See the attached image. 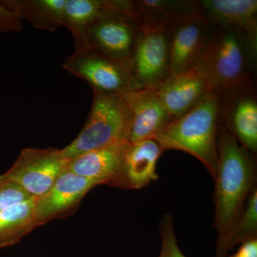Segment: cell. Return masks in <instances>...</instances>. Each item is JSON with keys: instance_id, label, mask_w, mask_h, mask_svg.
Wrapping results in <instances>:
<instances>
[{"instance_id": "d6986e66", "label": "cell", "mask_w": 257, "mask_h": 257, "mask_svg": "<svg viewBox=\"0 0 257 257\" xmlns=\"http://www.w3.org/2000/svg\"><path fill=\"white\" fill-rule=\"evenodd\" d=\"M134 13L140 25L170 26L181 19L201 14L197 1L138 0L133 1Z\"/></svg>"}, {"instance_id": "8992f818", "label": "cell", "mask_w": 257, "mask_h": 257, "mask_svg": "<svg viewBox=\"0 0 257 257\" xmlns=\"http://www.w3.org/2000/svg\"><path fill=\"white\" fill-rule=\"evenodd\" d=\"M62 67L101 92L124 94L143 89L124 66L92 47L74 52L64 60Z\"/></svg>"}, {"instance_id": "7c38bea8", "label": "cell", "mask_w": 257, "mask_h": 257, "mask_svg": "<svg viewBox=\"0 0 257 257\" xmlns=\"http://www.w3.org/2000/svg\"><path fill=\"white\" fill-rule=\"evenodd\" d=\"M152 89L172 119L187 113L211 92L209 83L197 67L170 74Z\"/></svg>"}, {"instance_id": "44dd1931", "label": "cell", "mask_w": 257, "mask_h": 257, "mask_svg": "<svg viewBox=\"0 0 257 257\" xmlns=\"http://www.w3.org/2000/svg\"><path fill=\"white\" fill-rule=\"evenodd\" d=\"M37 201V197H32L0 211V247L9 231L30 221L35 220Z\"/></svg>"}, {"instance_id": "cb8c5ba5", "label": "cell", "mask_w": 257, "mask_h": 257, "mask_svg": "<svg viewBox=\"0 0 257 257\" xmlns=\"http://www.w3.org/2000/svg\"><path fill=\"white\" fill-rule=\"evenodd\" d=\"M23 30L22 20L0 1V32H18Z\"/></svg>"}, {"instance_id": "7a4b0ae2", "label": "cell", "mask_w": 257, "mask_h": 257, "mask_svg": "<svg viewBox=\"0 0 257 257\" xmlns=\"http://www.w3.org/2000/svg\"><path fill=\"white\" fill-rule=\"evenodd\" d=\"M256 57V52L239 32L211 27L209 41L196 67L211 92L221 99L240 89L254 87L251 72Z\"/></svg>"}, {"instance_id": "277c9868", "label": "cell", "mask_w": 257, "mask_h": 257, "mask_svg": "<svg viewBox=\"0 0 257 257\" xmlns=\"http://www.w3.org/2000/svg\"><path fill=\"white\" fill-rule=\"evenodd\" d=\"M131 113L124 94L93 89L92 106L85 124L73 141L60 150L69 160L91 150L127 140Z\"/></svg>"}, {"instance_id": "7402d4cb", "label": "cell", "mask_w": 257, "mask_h": 257, "mask_svg": "<svg viewBox=\"0 0 257 257\" xmlns=\"http://www.w3.org/2000/svg\"><path fill=\"white\" fill-rule=\"evenodd\" d=\"M159 228L162 246L158 257H187L179 247L172 216L169 214L162 216Z\"/></svg>"}, {"instance_id": "30bf717a", "label": "cell", "mask_w": 257, "mask_h": 257, "mask_svg": "<svg viewBox=\"0 0 257 257\" xmlns=\"http://www.w3.org/2000/svg\"><path fill=\"white\" fill-rule=\"evenodd\" d=\"M197 3L211 27L236 30L256 52V0H200Z\"/></svg>"}, {"instance_id": "9a60e30c", "label": "cell", "mask_w": 257, "mask_h": 257, "mask_svg": "<svg viewBox=\"0 0 257 257\" xmlns=\"http://www.w3.org/2000/svg\"><path fill=\"white\" fill-rule=\"evenodd\" d=\"M99 182L81 177L67 170L63 171L52 187L37 198L35 220H45L72 207Z\"/></svg>"}, {"instance_id": "52a82bcc", "label": "cell", "mask_w": 257, "mask_h": 257, "mask_svg": "<svg viewBox=\"0 0 257 257\" xmlns=\"http://www.w3.org/2000/svg\"><path fill=\"white\" fill-rule=\"evenodd\" d=\"M67 163L58 149H25L13 167L0 176V182H13L32 197H40L52 187Z\"/></svg>"}, {"instance_id": "5b68a950", "label": "cell", "mask_w": 257, "mask_h": 257, "mask_svg": "<svg viewBox=\"0 0 257 257\" xmlns=\"http://www.w3.org/2000/svg\"><path fill=\"white\" fill-rule=\"evenodd\" d=\"M140 30L133 1L113 0L110 9L88 28L87 37L92 48L130 70Z\"/></svg>"}, {"instance_id": "4fadbf2b", "label": "cell", "mask_w": 257, "mask_h": 257, "mask_svg": "<svg viewBox=\"0 0 257 257\" xmlns=\"http://www.w3.org/2000/svg\"><path fill=\"white\" fill-rule=\"evenodd\" d=\"M131 144L127 140H122L85 152L68 160L66 168L99 184H124L123 167Z\"/></svg>"}, {"instance_id": "484cf974", "label": "cell", "mask_w": 257, "mask_h": 257, "mask_svg": "<svg viewBox=\"0 0 257 257\" xmlns=\"http://www.w3.org/2000/svg\"><path fill=\"white\" fill-rule=\"evenodd\" d=\"M231 257H237V256H235V255H234V256H231Z\"/></svg>"}, {"instance_id": "3957f363", "label": "cell", "mask_w": 257, "mask_h": 257, "mask_svg": "<svg viewBox=\"0 0 257 257\" xmlns=\"http://www.w3.org/2000/svg\"><path fill=\"white\" fill-rule=\"evenodd\" d=\"M220 99L208 92L187 113L172 120L153 138L164 151L187 152L205 166L213 178L217 170Z\"/></svg>"}, {"instance_id": "6da1fadb", "label": "cell", "mask_w": 257, "mask_h": 257, "mask_svg": "<svg viewBox=\"0 0 257 257\" xmlns=\"http://www.w3.org/2000/svg\"><path fill=\"white\" fill-rule=\"evenodd\" d=\"M214 191V227L217 240L231 229L254 190L255 167L250 152L219 123Z\"/></svg>"}, {"instance_id": "ba28073f", "label": "cell", "mask_w": 257, "mask_h": 257, "mask_svg": "<svg viewBox=\"0 0 257 257\" xmlns=\"http://www.w3.org/2000/svg\"><path fill=\"white\" fill-rule=\"evenodd\" d=\"M169 27L141 25L130 72L143 88L155 87L170 74Z\"/></svg>"}, {"instance_id": "e0dca14e", "label": "cell", "mask_w": 257, "mask_h": 257, "mask_svg": "<svg viewBox=\"0 0 257 257\" xmlns=\"http://www.w3.org/2000/svg\"><path fill=\"white\" fill-rule=\"evenodd\" d=\"M113 0H66L64 24L73 36L75 52L92 48L87 30L96 19L110 9Z\"/></svg>"}, {"instance_id": "9c48e42d", "label": "cell", "mask_w": 257, "mask_h": 257, "mask_svg": "<svg viewBox=\"0 0 257 257\" xmlns=\"http://www.w3.org/2000/svg\"><path fill=\"white\" fill-rule=\"evenodd\" d=\"M211 30V27L202 14L186 17L170 25V74L185 72L197 66L209 41Z\"/></svg>"}, {"instance_id": "603a6c76", "label": "cell", "mask_w": 257, "mask_h": 257, "mask_svg": "<svg viewBox=\"0 0 257 257\" xmlns=\"http://www.w3.org/2000/svg\"><path fill=\"white\" fill-rule=\"evenodd\" d=\"M32 196L18 184L0 182V211L28 200Z\"/></svg>"}, {"instance_id": "d4e9b609", "label": "cell", "mask_w": 257, "mask_h": 257, "mask_svg": "<svg viewBox=\"0 0 257 257\" xmlns=\"http://www.w3.org/2000/svg\"><path fill=\"white\" fill-rule=\"evenodd\" d=\"M235 256L237 257H257V239L248 240L241 243Z\"/></svg>"}, {"instance_id": "ffe728a7", "label": "cell", "mask_w": 257, "mask_h": 257, "mask_svg": "<svg viewBox=\"0 0 257 257\" xmlns=\"http://www.w3.org/2000/svg\"><path fill=\"white\" fill-rule=\"evenodd\" d=\"M257 192L248 197L244 209L227 234L216 242V257H225L228 251L239 243L256 238Z\"/></svg>"}, {"instance_id": "5bb4252c", "label": "cell", "mask_w": 257, "mask_h": 257, "mask_svg": "<svg viewBox=\"0 0 257 257\" xmlns=\"http://www.w3.org/2000/svg\"><path fill=\"white\" fill-rule=\"evenodd\" d=\"M131 113L128 142L152 139L172 118L152 88H143L124 94Z\"/></svg>"}, {"instance_id": "ac0fdd59", "label": "cell", "mask_w": 257, "mask_h": 257, "mask_svg": "<svg viewBox=\"0 0 257 257\" xmlns=\"http://www.w3.org/2000/svg\"><path fill=\"white\" fill-rule=\"evenodd\" d=\"M1 3L35 28L55 32L63 26L66 0H3Z\"/></svg>"}, {"instance_id": "8fae6325", "label": "cell", "mask_w": 257, "mask_h": 257, "mask_svg": "<svg viewBox=\"0 0 257 257\" xmlns=\"http://www.w3.org/2000/svg\"><path fill=\"white\" fill-rule=\"evenodd\" d=\"M221 124L248 152L257 151V101L255 87L240 89L220 99Z\"/></svg>"}, {"instance_id": "2e32d148", "label": "cell", "mask_w": 257, "mask_h": 257, "mask_svg": "<svg viewBox=\"0 0 257 257\" xmlns=\"http://www.w3.org/2000/svg\"><path fill=\"white\" fill-rule=\"evenodd\" d=\"M164 150L154 139L132 143L123 167L124 185L139 189L158 179L157 161Z\"/></svg>"}]
</instances>
